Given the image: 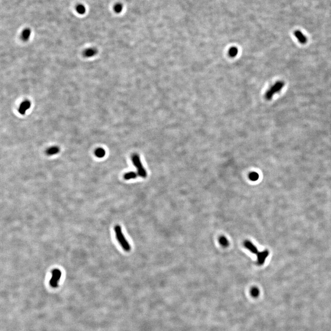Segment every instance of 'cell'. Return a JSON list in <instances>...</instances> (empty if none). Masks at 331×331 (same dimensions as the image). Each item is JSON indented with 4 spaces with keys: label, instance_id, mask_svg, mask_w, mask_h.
<instances>
[{
    "label": "cell",
    "instance_id": "d6986e66",
    "mask_svg": "<svg viewBox=\"0 0 331 331\" xmlns=\"http://www.w3.org/2000/svg\"><path fill=\"white\" fill-rule=\"evenodd\" d=\"M250 179L253 181L257 180L258 179V175L256 173H252L250 174Z\"/></svg>",
    "mask_w": 331,
    "mask_h": 331
},
{
    "label": "cell",
    "instance_id": "5b68a950",
    "mask_svg": "<svg viewBox=\"0 0 331 331\" xmlns=\"http://www.w3.org/2000/svg\"><path fill=\"white\" fill-rule=\"evenodd\" d=\"M30 106H31V103H30V101H28V100L24 101V102L22 103L21 104H20L19 109V112L20 114L24 115L26 112V111L30 108Z\"/></svg>",
    "mask_w": 331,
    "mask_h": 331
},
{
    "label": "cell",
    "instance_id": "9c48e42d",
    "mask_svg": "<svg viewBox=\"0 0 331 331\" xmlns=\"http://www.w3.org/2000/svg\"><path fill=\"white\" fill-rule=\"evenodd\" d=\"M60 152V148L57 146H53L48 149L46 151V153L47 155L51 156V155H55L57 154Z\"/></svg>",
    "mask_w": 331,
    "mask_h": 331
},
{
    "label": "cell",
    "instance_id": "9a60e30c",
    "mask_svg": "<svg viewBox=\"0 0 331 331\" xmlns=\"http://www.w3.org/2000/svg\"><path fill=\"white\" fill-rule=\"evenodd\" d=\"M238 53V49L236 47H231L229 51V55L231 57H236Z\"/></svg>",
    "mask_w": 331,
    "mask_h": 331
},
{
    "label": "cell",
    "instance_id": "7c38bea8",
    "mask_svg": "<svg viewBox=\"0 0 331 331\" xmlns=\"http://www.w3.org/2000/svg\"><path fill=\"white\" fill-rule=\"evenodd\" d=\"M30 34H31V31L30 29H25V30L23 32L22 34V38L24 40H27L29 39V38L30 37Z\"/></svg>",
    "mask_w": 331,
    "mask_h": 331
},
{
    "label": "cell",
    "instance_id": "5bb4252c",
    "mask_svg": "<svg viewBox=\"0 0 331 331\" xmlns=\"http://www.w3.org/2000/svg\"><path fill=\"white\" fill-rule=\"evenodd\" d=\"M219 242L223 247H227L229 245V241L225 237L222 236L219 238Z\"/></svg>",
    "mask_w": 331,
    "mask_h": 331
},
{
    "label": "cell",
    "instance_id": "3957f363",
    "mask_svg": "<svg viewBox=\"0 0 331 331\" xmlns=\"http://www.w3.org/2000/svg\"><path fill=\"white\" fill-rule=\"evenodd\" d=\"M284 86V82L282 81H278L269 88L265 94V98L267 100H271L275 93L282 90Z\"/></svg>",
    "mask_w": 331,
    "mask_h": 331
},
{
    "label": "cell",
    "instance_id": "ac0fdd59",
    "mask_svg": "<svg viewBox=\"0 0 331 331\" xmlns=\"http://www.w3.org/2000/svg\"><path fill=\"white\" fill-rule=\"evenodd\" d=\"M76 11L78 12L79 14H84L85 12V8L83 5H78L77 7H76Z\"/></svg>",
    "mask_w": 331,
    "mask_h": 331
},
{
    "label": "cell",
    "instance_id": "e0dca14e",
    "mask_svg": "<svg viewBox=\"0 0 331 331\" xmlns=\"http://www.w3.org/2000/svg\"><path fill=\"white\" fill-rule=\"evenodd\" d=\"M123 9V5L121 3H117L114 7V10L117 13H120Z\"/></svg>",
    "mask_w": 331,
    "mask_h": 331
},
{
    "label": "cell",
    "instance_id": "7a4b0ae2",
    "mask_svg": "<svg viewBox=\"0 0 331 331\" xmlns=\"http://www.w3.org/2000/svg\"><path fill=\"white\" fill-rule=\"evenodd\" d=\"M132 160L134 166L137 168L138 174L141 177L145 178L147 177V172L143 166L140 159L138 154H134L132 157Z\"/></svg>",
    "mask_w": 331,
    "mask_h": 331
},
{
    "label": "cell",
    "instance_id": "ba28073f",
    "mask_svg": "<svg viewBox=\"0 0 331 331\" xmlns=\"http://www.w3.org/2000/svg\"><path fill=\"white\" fill-rule=\"evenodd\" d=\"M60 272L58 270H55L54 272H53V278L51 279V284L52 286L53 287L56 286L57 284V282L58 281V279H60Z\"/></svg>",
    "mask_w": 331,
    "mask_h": 331
},
{
    "label": "cell",
    "instance_id": "4fadbf2b",
    "mask_svg": "<svg viewBox=\"0 0 331 331\" xmlns=\"http://www.w3.org/2000/svg\"><path fill=\"white\" fill-rule=\"evenodd\" d=\"M95 155L99 158H102L106 155V151L102 148H98L95 151Z\"/></svg>",
    "mask_w": 331,
    "mask_h": 331
},
{
    "label": "cell",
    "instance_id": "2e32d148",
    "mask_svg": "<svg viewBox=\"0 0 331 331\" xmlns=\"http://www.w3.org/2000/svg\"><path fill=\"white\" fill-rule=\"evenodd\" d=\"M259 290L257 287H253L251 290V294L254 297H257L259 295Z\"/></svg>",
    "mask_w": 331,
    "mask_h": 331
},
{
    "label": "cell",
    "instance_id": "52a82bcc",
    "mask_svg": "<svg viewBox=\"0 0 331 331\" xmlns=\"http://www.w3.org/2000/svg\"><path fill=\"white\" fill-rule=\"evenodd\" d=\"M294 35L298 41L301 44H305L307 42V39L306 37L300 31L297 30L294 32Z\"/></svg>",
    "mask_w": 331,
    "mask_h": 331
},
{
    "label": "cell",
    "instance_id": "30bf717a",
    "mask_svg": "<svg viewBox=\"0 0 331 331\" xmlns=\"http://www.w3.org/2000/svg\"><path fill=\"white\" fill-rule=\"evenodd\" d=\"M97 51L93 48H89L84 52V55L86 57H91L96 54Z\"/></svg>",
    "mask_w": 331,
    "mask_h": 331
},
{
    "label": "cell",
    "instance_id": "277c9868",
    "mask_svg": "<svg viewBox=\"0 0 331 331\" xmlns=\"http://www.w3.org/2000/svg\"><path fill=\"white\" fill-rule=\"evenodd\" d=\"M269 254V252L268 250H265L261 252H258L257 254V262L259 265H262L265 263L268 256Z\"/></svg>",
    "mask_w": 331,
    "mask_h": 331
},
{
    "label": "cell",
    "instance_id": "8992f818",
    "mask_svg": "<svg viewBox=\"0 0 331 331\" xmlns=\"http://www.w3.org/2000/svg\"><path fill=\"white\" fill-rule=\"evenodd\" d=\"M244 246L246 248L249 250L251 253L255 254H257L259 252L258 249H257L256 246L254 245L253 243H251V241H246L244 242Z\"/></svg>",
    "mask_w": 331,
    "mask_h": 331
},
{
    "label": "cell",
    "instance_id": "8fae6325",
    "mask_svg": "<svg viewBox=\"0 0 331 331\" xmlns=\"http://www.w3.org/2000/svg\"><path fill=\"white\" fill-rule=\"evenodd\" d=\"M137 176H138V173L134 172H130L126 173L124 176V177L126 180H129L135 179L137 177Z\"/></svg>",
    "mask_w": 331,
    "mask_h": 331
},
{
    "label": "cell",
    "instance_id": "6da1fadb",
    "mask_svg": "<svg viewBox=\"0 0 331 331\" xmlns=\"http://www.w3.org/2000/svg\"><path fill=\"white\" fill-rule=\"evenodd\" d=\"M116 238L119 244L125 251L129 252L131 249L130 244L125 237L120 226L117 225L114 227Z\"/></svg>",
    "mask_w": 331,
    "mask_h": 331
}]
</instances>
